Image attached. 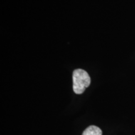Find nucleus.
Returning <instances> with one entry per match:
<instances>
[{"label":"nucleus","mask_w":135,"mask_h":135,"mask_svg":"<svg viewBox=\"0 0 135 135\" xmlns=\"http://www.w3.org/2000/svg\"><path fill=\"white\" fill-rule=\"evenodd\" d=\"M73 91L76 94H80L84 91L91 83L88 73L82 69H77L73 73Z\"/></svg>","instance_id":"f257e3e1"},{"label":"nucleus","mask_w":135,"mask_h":135,"mask_svg":"<svg viewBox=\"0 0 135 135\" xmlns=\"http://www.w3.org/2000/svg\"><path fill=\"white\" fill-rule=\"evenodd\" d=\"M82 135H102V131L97 126H90L84 130Z\"/></svg>","instance_id":"f03ea898"}]
</instances>
